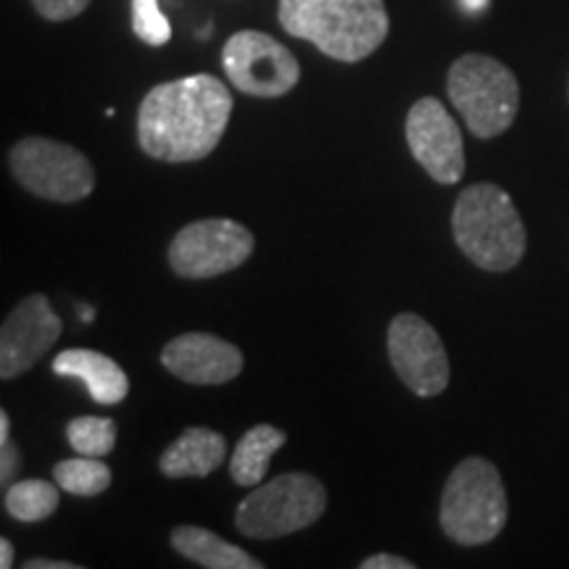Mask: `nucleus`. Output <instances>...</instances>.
Here are the masks:
<instances>
[{"mask_svg": "<svg viewBox=\"0 0 569 569\" xmlns=\"http://www.w3.org/2000/svg\"><path fill=\"white\" fill-rule=\"evenodd\" d=\"M232 106V92L213 74L156 84L138 111L140 148L156 161H201L222 140Z\"/></svg>", "mask_w": 569, "mask_h": 569, "instance_id": "nucleus-1", "label": "nucleus"}, {"mask_svg": "<svg viewBox=\"0 0 569 569\" xmlns=\"http://www.w3.org/2000/svg\"><path fill=\"white\" fill-rule=\"evenodd\" d=\"M277 19L284 32L343 63L365 61L390 32L382 0H280Z\"/></svg>", "mask_w": 569, "mask_h": 569, "instance_id": "nucleus-2", "label": "nucleus"}, {"mask_svg": "<svg viewBox=\"0 0 569 569\" xmlns=\"http://www.w3.org/2000/svg\"><path fill=\"white\" fill-rule=\"evenodd\" d=\"M459 251L486 272H509L522 261L528 232L511 196L493 182L469 184L451 213Z\"/></svg>", "mask_w": 569, "mask_h": 569, "instance_id": "nucleus-3", "label": "nucleus"}, {"mask_svg": "<svg viewBox=\"0 0 569 569\" xmlns=\"http://www.w3.org/2000/svg\"><path fill=\"white\" fill-rule=\"evenodd\" d=\"M509 517L507 488L496 465L469 457L448 475L440 496V528L459 546H482L498 538Z\"/></svg>", "mask_w": 569, "mask_h": 569, "instance_id": "nucleus-4", "label": "nucleus"}, {"mask_svg": "<svg viewBox=\"0 0 569 569\" xmlns=\"http://www.w3.org/2000/svg\"><path fill=\"white\" fill-rule=\"evenodd\" d=\"M446 90L475 138H498L515 124L519 82L515 71L501 61L482 53H465L448 69Z\"/></svg>", "mask_w": 569, "mask_h": 569, "instance_id": "nucleus-5", "label": "nucleus"}, {"mask_svg": "<svg viewBox=\"0 0 569 569\" xmlns=\"http://www.w3.org/2000/svg\"><path fill=\"white\" fill-rule=\"evenodd\" d=\"M327 509V488L315 475L284 472L280 478L256 486L240 501L234 528L253 540H274L311 528Z\"/></svg>", "mask_w": 569, "mask_h": 569, "instance_id": "nucleus-6", "label": "nucleus"}, {"mask_svg": "<svg viewBox=\"0 0 569 569\" xmlns=\"http://www.w3.org/2000/svg\"><path fill=\"white\" fill-rule=\"evenodd\" d=\"M9 167L27 193L53 203L84 201L96 188V169L88 156L40 134L13 142Z\"/></svg>", "mask_w": 569, "mask_h": 569, "instance_id": "nucleus-7", "label": "nucleus"}, {"mask_svg": "<svg viewBox=\"0 0 569 569\" xmlns=\"http://www.w3.org/2000/svg\"><path fill=\"white\" fill-rule=\"evenodd\" d=\"M253 248L251 230L234 219H198L169 243V267L184 280H211L243 267Z\"/></svg>", "mask_w": 569, "mask_h": 569, "instance_id": "nucleus-8", "label": "nucleus"}, {"mask_svg": "<svg viewBox=\"0 0 569 569\" xmlns=\"http://www.w3.org/2000/svg\"><path fill=\"white\" fill-rule=\"evenodd\" d=\"M222 67L232 88L251 98H282L301 80L296 56L259 30L234 32L222 48Z\"/></svg>", "mask_w": 569, "mask_h": 569, "instance_id": "nucleus-9", "label": "nucleus"}, {"mask_svg": "<svg viewBox=\"0 0 569 569\" xmlns=\"http://www.w3.org/2000/svg\"><path fill=\"white\" fill-rule=\"evenodd\" d=\"M388 356L398 380L419 398H436L448 388L451 365L440 336L427 319L398 315L388 327Z\"/></svg>", "mask_w": 569, "mask_h": 569, "instance_id": "nucleus-10", "label": "nucleus"}, {"mask_svg": "<svg viewBox=\"0 0 569 569\" xmlns=\"http://www.w3.org/2000/svg\"><path fill=\"white\" fill-rule=\"evenodd\" d=\"M407 142L419 167L438 184H457L465 177V140L457 119L438 98H419L407 113Z\"/></svg>", "mask_w": 569, "mask_h": 569, "instance_id": "nucleus-11", "label": "nucleus"}, {"mask_svg": "<svg viewBox=\"0 0 569 569\" xmlns=\"http://www.w3.org/2000/svg\"><path fill=\"white\" fill-rule=\"evenodd\" d=\"M61 319L46 296L21 298L0 330V377L13 380L30 372L61 338Z\"/></svg>", "mask_w": 569, "mask_h": 569, "instance_id": "nucleus-12", "label": "nucleus"}, {"mask_svg": "<svg viewBox=\"0 0 569 569\" xmlns=\"http://www.w3.org/2000/svg\"><path fill=\"white\" fill-rule=\"evenodd\" d=\"M161 365L190 386H222L243 372V351L209 332H184L163 346Z\"/></svg>", "mask_w": 569, "mask_h": 569, "instance_id": "nucleus-13", "label": "nucleus"}, {"mask_svg": "<svg viewBox=\"0 0 569 569\" xmlns=\"http://www.w3.org/2000/svg\"><path fill=\"white\" fill-rule=\"evenodd\" d=\"M53 372L59 377H77L90 390V398L101 407H117L130 393V377L111 356L90 348H69L53 359Z\"/></svg>", "mask_w": 569, "mask_h": 569, "instance_id": "nucleus-14", "label": "nucleus"}, {"mask_svg": "<svg viewBox=\"0 0 569 569\" xmlns=\"http://www.w3.org/2000/svg\"><path fill=\"white\" fill-rule=\"evenodd\" d=\"M227 443L222 432L209 427H188L167 451L161 453L159 469L167 478H209L213 469L222 467Z\"/></svg>", "mask_w": 569, "mask_h": 569, "instance_id": "nucleus-15", "label": "nucleus"}, {"mask_svg": "<svg viewBox=\"0 0 569 569\" xmlns=\"http://www.w3.org/2000/svg\"><path fill=\"white\" fill-rule=\"evenodd\" d=\"M172 546L184 559L196 561L206 569H261V561L253 559L251 553L227 543L217 532L182 525L172 530Z\"/></svg>", "mask_w": 569, "mask_h": 569, "instance_id": "nucleus-16", "label": "nucleus"}, {"mask_svg": "<svg viewBox=\"0 0 569 569\" xmlns=\"http://www.w3.org/2000/svg\"><path fill=\"white\" fill-rule=\"evenodd\" d=\"M288 443V436L272 425H256L240 438L230 459V475L240 488H256L264 482L269 461Z\"/></svg>", "mask_w": 569, "mask_h": 569, "instance_id": "nucleus-17", "label": "nucleus"}, {"mask_svg": "<svg viewBox=\"0 0 569 569\" xmlns=\"http://www.w3.org/2000/svg\"><path fill=\"white\" fill-rule=\"evenodd\" d=\"M59 486V482H56ZM48 480L11 482L3 493V509L19 522H42L59 509V488Z\"/></svg>", "mask_w": 569, "mask_h": 569, "instance_id": "nucleus-18", "label": "nucleus"}, {"mask_svg": "<svg viewBox=\"0 0 569 569\" xmlns=\"http://www.w3.org/2000/svg\"><path fill=\"white\" fill-rule=\"evenodd\" d=\"M53 480L71 496H98L111 486V469L98 457L63 459L53 467Z\"/></svg>", "mask_w": 569, "mask_h": 569, "instance_id": "nucleus-19", "label": "nucleus"}, {"mask_svg": "<svg viewBox=\"0 0 569 569\" xmlns=\"http://www.w3.org/2000/svg\"><path fill=\"white\" fill-rule=\"evenodd\" d=\"M67 440L82 457H106L117 446V422L109 417H77L67 427Z\"/></svg>", "mask_w": 569, "mask_h": 569, "instance_id": "nucleus-20", "label": "nucleus"}, {"mask_svg": "<svg viewBox=\"0 0 569 569\" xmlns=\"http://www.w3.org/2000/svg\"><path fill=\"white\" fill-rule=\"evenodd\" d=\"M132 30L151 48H161L172 40V24L163 17L159 0H132Z\"/></svg>", "mask_w": 569, "mask_h": 569, "instance_id": "nucleus-21", "label": "nucleus"}, {"mask_svg": "<svg viewBox=\"0 0 569 569\" xmlns=\"http://www.w3.org/2000/svg\"><path fill=\"white\" fill-rule=\"evenodd\" d=\"M19 467L21 457L19 448L11 440V419L6 411H0V480H3V488H9V482L19 472Z\"/></svg>", "mask_w": 569, "mask_h": 569, "instance_id": "nucleus-22", "label": "nucleus"}, {"mask_svg": "<svg viewBox=\"0 0 569 569\" xmlns=\"http://www.w3.org/2000/svg\"><path fill=\"white\" fill-rule=\"evenodd\" d=\"M34 11L48 21H69L88 9L90 0H32Z\"/></svg>", "mask_w": 569, "mask_h": 569, "instance_id": "nucleus-23", "label": "nucleus"}, {"mask_svg": "<svg viewBox=\"0 0 569 569\" xmlns=\"http://www.w3.org/2000/svg\"><path fill=\"white\" fill-rule=\"evenodd\" d=\"M361 569H415V561L396 557V553H372L361 561Z\"/></svg>", "mask_w": 569, "mask_h": 569, "instance_id": "nucleus-24", "label": "nucleus"}, {"mask_svg": "<svg viewBox=\"0 0 569 569\" xmlns=\"http://www.w3.org/2000/svg\"><path fill=\"white\" fill-rule=\"evenodd\" d=\"M24 569H80L71 561H56V559H30Z\"/></svg>", "mask_w": 569, "mask_h": 569, "instance_id": "nucleus-25", "label": "nucleus"}, {"mask_svg": "<svg viewBox=\"0 0 569 569\" xmlns=\"http://www.w3.org/2000/svg\"><path fill=\"white\" fill-rule=\"evenodd\" d=\"M13 565V546L9 538H0V567L9 569Z\"/></svg>", "mask_w": 569, "mask_h": 569, "instance_id": "nucleus-26", "label": "nucleus"}]
</instances>
